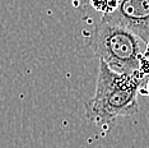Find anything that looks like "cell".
Here are the masks:
<instances>
[{
    "label": "cell",
    "instance_id": "cell-2",
    "mask_svg": "<svg viewBox=\"0 0 149 148\" xmlns=\"http://www.w3.org/2000/svg\"><path fill=\"white\" fill-rule=\"evenodd\" d=\"M89 45L93 54L116 73L139 70L144 60V43L127 28L106 17H101L91 35Z\"/></svg>",
    "mask_w": 149,
    "mask_h": 148
},
{
    "label": "cell",
    "instance_id": "cell-6",
    "mask_svg": "<svg viewBox=\"0 0 149 148\" xmlns=\"http://www.w3.org/2000/svg\"><path fill=\"white\" fill-rule=\"evenodd\" d=\"M73 5L77 8H83V6L89 5V0H73Z\"/></svg>",
    "mask_w": 149,
    "mask_h": 148
},
{
    "label": "cell",
    "instance_id": "cell-5",
    "mask_svg": "<svg viewBox=\"0 0 149 148\" xmlns=\"http://www.w3.org/2000/svg\"><path fill=\"white\" fill-rule=\"evenodd\" d=\"M139 95H144L149 97V78L147 79V82L141 86V88L139 89Z\"/></svg>",
    "mask_w": 149,
    "mask_h": 148
},
{
    "label": "cell",
    "instance_id": "cell-3",
    "mask_svg": "<svg viewBox=\"0 0 149 148\" xmlns=\"http://www.w3.org/2000/svg\"><path fill=\"white\" fill-rule=\"evenodd\" d=\"M102 17L134 33L144 43V56L149 59V0H120L116 10Z\"/></svg>",
    "mask_w": 149,
    "mask_h": 148
},
{
    "label": "cell",
    "instance_id": "cell-4",
    "mask_svg": "<svg viewBox=\"0 0 149 148\" xmlns=\"http://www.w3.org/2000/svg\"><path fill=\"white\" fill-rule=\"evenodd\" d=\"M120 0H89V5L102 15H108L116 10Z\"/></svg>",
    "mask_w": 149,
    "mask_h": 148
},
{
    "label": "cell",
    "instance_id": "cell-1",
    "mask_svg": "<svg viewBox=\"0 0 149 148\" xmlns=\"http://www.w3.org/2000/svg\"><path fill=\"white\" fill-rule=\"evenodd\" d=\"M148 78L140 70L116 73L100 60L96 92L84 106L87 119L96 125H108L120 116L138 114L139 89Z\"/></svg>",
    "mask_w": 149,
    "mask_h": 148
}]
</instances>
